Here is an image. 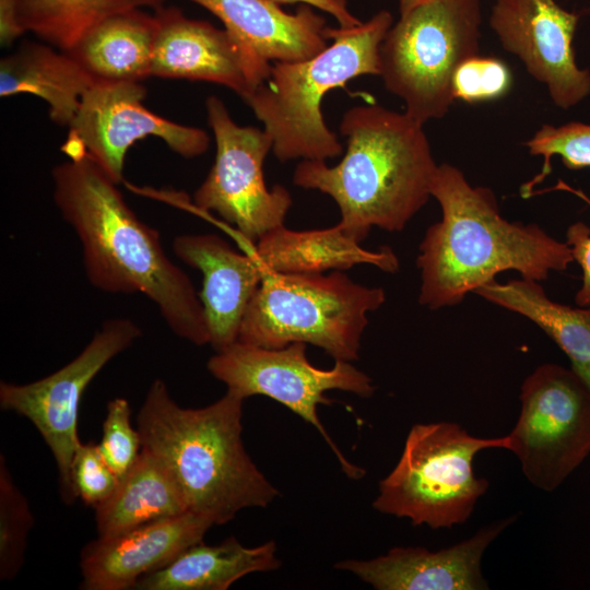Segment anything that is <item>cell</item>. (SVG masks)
<instances>
[{
  "instance_id": "1",
  "label": "cell",
  "mask_w": 590,
  "mask_h": 590,
  "mask_svg": "<svg viewBox=\"0 0 590 590\" xmlns=\"http://www.w3.org/2000/svg\"><path fill=\"white\" fill-rule=\"evenodd\" d=\"M54 201L82 246L88 282L107 293H142L168 328L210 343L203 306L189 276L166 256L160 233L126 203L118 184L86 154L52 169Z\"/></svg>"
},
{
  "instance_id": "2",
  "label": "cell",
  "mask_w": 590,
  "mask_h": 590,
  "mask_svg": "<svg viewBox=\"0 0 590 590\" xmlns=\"http://www.w3.org/2000/svg\"><path fill=\"white\" fill-rule=\"evenodd\" d=\"M430 194L441 219L427 228L418 247L422 306H456L505 271L542 282L574 261L569 246L538 224L504 219L494 192L472 186L451 164L437 165Z\"/></svg>"
},
{
  "instance_id": "3",
  "label": "cell",
  "mask_w": 590,
  "mask_h": 590,
  "mask_svg": "<svg viewBox=\"0 0 590 590\" xmlns=\"http://www.w3.org/2000/svg\"><path fill=\"white\" fill-rule=\"evenodd\" d=\"M422 123L379 105L347 109L340 123V163L303 160L293 184L330 196L343 229L362 241L371 227L400 232L427 203L437 165Z\"/></svg>"
},
{
  "instance_id": "4",
  "label": "cell",
  "mask_w": 590,
  "mask_h": 590,
  "mask_svg": "<svg viewBox=\"0 0 590 590\" xmlns=\"http://www.w3.org/2000/svg\"><path fill=\"white\" fill-rule=\"evenodd\" d=\"M244 400L226 391L206 406L182 408L155 379L137 416L142 448L166 467L188 511L213 526L245 508H264L279 495L245 449Z\"/></svg>"
},
{
  "instance_id": "5",
  "label": "cell",
  "mask_w": 590,
  "mask_h": 590,
  "mask_svg": "<svg viewBox=\"0 0 590 590\" xmlns=\"http://www.w3.org/2000/svg\"><path fill=\"white\" fill-rule=\"evenodd\" d=\"M393 24L382 10L354 27H327L332 39L318 55L292 62H274L267 79L241 99L272 138L280 162L326 161L343 146L324 122V95L361 75H379V47Z\"/></svg>"
},
{
  "instance_id": "6",
  "label": "cell",
  "mask_w": 590,
  "mask_h": 590,
  "mask_svg": "<svg viewBox=\"0 0 590 590\" xmlns=\"http://www.w3.org/2000/svg\"><path fill=\"white\" fill-rule=\"evenodd\" d=\"M385 302L384 288L355 283L339 271L267 273L248 305L237 341L266 349L309 343L334 361L352 362L358 358L368 312Z\"/></svg>"
},
{
  "instance_id": "7",
  "label": "cell",
  "mask_w": 590,
  "mask_h": 590,
  "mask_svg": "<svg viewBox=\"0 0 590 590\" xmlns=\"http://www.w3.org/2000/svg\"><path fill=\"white\" fill-rule=\"evenodd\" d=\"M480 0H429L401 13L379 47V76L404 113L424 125L455 102L458 66L479 54Z\"/></svg>"
},
{
  "instance_id": "8",
  "label": "cell",
  "mask_w": 590,
  "mask_h": 590,
  "mask_svg": "<svg viewBox=\"0 0 590 590\" xmlns=\"http://www.w3.org/2000/svg\"><path fill=\"white\" fill-rule=\"evenodd\" d=\"M491 448L507 449V437L472 436L452 422L415 424L373 507L432 529L464 523L489 485L475 476L473 460Z\"/></svg>"
},
{
  "instance_id": "9",
  "label": "cell",
  "mask_w": 590,
  "mask_h": 590,
  "mask_svg": "<svg viewBox=\"0 0 590 590\" xmlns=\"http://www.w3.org/2000/svg\"><path fill=\"white\" fill-rule=\"evenodd\" d=\"M206 368L227 391L243 399L260 394L285 405L322 435L347 477L359 480L365 475L364 469L343 456L318 416V405L333 402L326 391L338 389L362 398L374 394L370 377L350 362L335 361L332 368L321 369L309 363L306 343L266 349L237 341L215 352Z\"/></svg>"
},
{
  "instance_id": "10",
  "label": "cell",
  "mask_w": 590,
  "mask_h": 590,
  "mask_svg": "<svg viewBox=\"0 0 590 590\" xmlns=\"http://www.w3.org/2000/svg\"><path fill=\"white\" fill-rule=\"evenodd\" d=\"M519 399L507 450L532 485L553 492L590 453V389L571 368L547 363L523 380Z\"/></svg>"
},
{
  "instance_id": "11",
  "label": "cell",
  "mask_w": 590,
  "mask_h": 590,
  "mask_svg": "<svg viewBox=\"0 0 590 590\" xmlns=\"http://www.w3.org/2000/svg\"><path fill=\"white\" fill-rule=\"evenodd\" d=\"M208 122L213 131L214 163L193 196L202 212H216L236 227L249 245L267 233L284 226L292 205L287 189H269L263 177V162L272 150V138L264 129L239 126L217 96L205 101Z\"/></svg>"
},
{
  "instance_id": "12",
  "label": "cell",
  "mask_w": 590,
  "mask_h": 590,
  "mask_svg": "<svg viewBox=\"0 0 590 590\" xmlns=\"http://www.w3.org/2000/svg\"><path fill=\"white\" fill-rule=\"evenodd\" d=\"M141 335L142 330L133 320L108 319L81 353L57 371L28 384H0L1 409L26 417L51 450L66 503L78 498L71 465L81 444L78 417L83 393L103 367Z\"/></svg>"
},
{
  "instance_id": "13",
  "label": "cell",
  "mask_w": 590,
  "mask_h": 590,
  "mask_svg": "<svg viewBox=\"0 0 590 590\" xmlns=\"http://www.w3.org/2000/svg\"><path fill=\"white\" fill-rule=\"evenodd\" d=\"M145 95L140 82L95 83L90 87L69 126L64 144L69 157L86 154L119 184L126 154L141 139L157 137L187 158L208 150L210 138L205 131L152 113L142 104Z\"/></svg>"
},
{
  "instance_id": "14",
  "label": "cell",
  "mask_w": 590,
  "mask_h": 590,
  "mask_svg": "<svg viewBox=\"0 0 590 590\" xmlns=\"http://www.w3.org/2000/svg\"><path fill=\"white\" fill-rule=\"evenodd\" d=\"M579 19L558 0H496L489 16L503 48L521 60L563 109L590 94V71L577 66L573 49Z\"/></svg>"
},
{
  "instance_id": "15",
  "label": "cell",
  "mask_w": 590,
  "mask_h": 590,
  "mask_svg": "<svg viewBox=\"0 0 590 590\" xmlns=\"http://www.w3.org/2000/svg\"><path fill=\"white\" fill-rule=\"evenodd\" d=\"M151 75L206 81L244 97L269 75L271 63L239 43L227 30L186 17L177 8L155 9Z\"/></svg>"
},
{
  "instance_id": "16",
  "label": "cell",
  "mask_w": 590,
  "mask_h": 590,
  "mask_svg": "<svg viewBox=\"0 0 590 590\" xmlns=\"http://www.w3.org/2000/svg\"><path fill=\"white\" fill-rule=\"evenodd\" d=\"M213 524L191 511L152 521L108 538H97L81 552L83 590H128L145 575L203 541Z\"/></svg>"
},
{
  "instance_id": "17",
  "label": "cell",
  "mask_w": 590,
  "mask_h": 590,
  "mask_svg": "<svg viewBox=\"0 0 590 590\" xmlns=\"http://www.w3.org/2000/svg\"><path fill=\"white\" fill-rule=\"evenodd\" d=\"M515 517L481 528L448 548L393 547L371 559H345L335 568L357 576L378 590H484L482 558L488 545Z\"/></svg>"
},
{
  "instance_id": "18",
  "label": "cell",
  "mask_w": 590,
  "mask_h": 590,
  "mask_svg": "<svg viewBox=\"0 0 590 590\" xmlns=\"http://www.w3.org/2000/svg\"><path fill=\"white\" fill-rule=\"evenodd\" d=\"M173 248L182 262L202 273L200 299L210 344L215 352L234 344L248 305L263 280L253 256L234 250L215 234L179 235Z\"/></svg>"
},
{
  "instance_id": "19",
  "label": "cell",
  "mask_w": 590,
  "mask_h": 590,
  "mask_svg": "<svg viewBox=\"0 0 590 590\" xmlns=\"http://www.w3.org/2000/svg\"><path fill=\"white\" fill-rule=\"evenodd\" d=\"M219 17L239 43L267 62L311 58L327 45L326 20L310 5L287 13L274 0H190Z\"/></svg>"
},
{
  "instance_id": "20",
  "label": "cell",
  "mask_w": 590,
  "mask_h": 590,
  "mask_svg": "<svg viewBox=\"0 0 590 590\" xmlns=\"http://www.w3.org/2000/svg\"><path fill=\"white\" fill-rule=\"evenodd\" d=\"M251 255L263 276L267 273L321 274L328 270H347L362 263L393 273L400 267L391 248L364 249L340 223L312 231L278 227L257 241Z\"/></svg>"
},
{
  "instance_id": "21",
  "label": "cell",
  "mask_w": 590,
  "mask_h": 590,
  "mask_svg": "<svg viewBox=\"0 0 590 590\" xmlns=\"http://www.w3.org/2000/svg\"><path fill=\"white\" fill-rule=\"evenodd\" d=\"M96 82L66 51L26 42L0 61L1 97L32 94L49 106V117L70 126L84 94Z\"/></svg>"
},
{
  "instance_id": "22",
  "label": "cell",
  "mask_w": 590,
  "mask_h": 590,
  "mask_svg": "<svg viewBox=\"0 0 590 590\" xmlns=\"http://www.w3.org/2000/svg\"><path fill=\"white\" fill-rule=\"evenodd\" d=\"M280 565L275 542L247 547L229 536L216 545L189 546L166 566L143 576L134 589L226 590L248 574L275 570Z\"/></svg>"
},
{
  "instance_id": "23",
  "label": "cell",
  "mask_w": 590,
  "mask_h": 590,
  "mask_svg": "<svg viewBox=\"0 0 590 590\" xmlns=\"http://www.w3.org/2000/svg\"><path fill=\"white\" fill-rule=\"evenodd\" d=\"M156 17L141 9L114 15L68 52L96 83L141 82L151 75Z\"/></svg>"
},
{
  "instance_id": "24",
  "label": "cell",
  "mask_w": 590,
  "mask_h": 590,
  "mask_svg": "<svg viewBox=\"0 0 590 590\" xmlns=\"http://www.w3.org/2000/svg\"><path fill=\"white\" fill-rule=\"evenodd\" d=\"M474 293L536 324L567 355L571 370L590 389V306L575 308L554 302L540 282L523 278L506 283L495 280Z\"/></svg>"
},
{
  "instance_id": "25",
  "label": "cell",
  "mask_w": 590,
  "mask_h": 590,
  "mask_svg": "<svg viewBox=\"0 0 590 590\" xmlns=\"http://www.w3.org/2000/svg\"><path fill=\"white\" fill-rule=\"evenodd\" d=\"M187 511L180 489L166 467L142 448L113 494L95 508L98 538L114 536Z\"/></svg>"
},
{
  "instance_id": "26",
  "label": "cell",
  "mask_w": 590,
  "mask_h": 590,
  "mask_svg": "<svg viewBox=\"0 0 590 590\" xmlns=\"http://www.w3.org/2000/svg\"><path fill=\"white\" fill-rule=\"evenodd\" d=\"M166 0H0L20 28L62 51L70 50L103 21L142 8L157 9Z\"/></svg>"
},
{
  "instance_id": "27",
  "label": "cell",
  "mask_w": 590,
  "mask_h": 590,
  "mask_svg": "<svg viewBox=\"0 0 590 590\" xmlns=\"http://www.w3.org/2000/svg\"><path fill=\"white\" fill-rule=\"evenodd\" d=\"M34 518L27 499L15 485L0 456V579H13L22 568Z\"/></svg>"
},
{
  "instance_id": "28",
  "label": "cell",
  "mask_w": 590,
  "mask_h": 590,
  "mask_svg": "<svg viewBox=\"0 0 590 590\" xmlns=\"http://www.w3.org/2000/svg\"><path fill=\"white\" fill-rule=\"evenodd\" d=\"M524 145L534 156H543L542 169L521 188V196L528 198L532 189L551 173V160L559 156L569 169L590 167V125L569 122L559 127L543 125Z\"/></svg>"
},
{
  "instance_id": "29",
  "label": "cell",
  "mask_w": 590,
  "mask_h": 590,
  "mask_svg": "<svg viewBox=\"0 0 590 590\" xmlns=\"http://www.w3.org/2000/svg\"><path fill=\"white\" fill-rule=\"evenodd\" d=\"M511 84V72L504 61L476 54L456 69L452 94L455 101L475 104L503 97Z\"/></svg>"
},
{
  "instance_id": "30",
  "label": "cell",
  "mask_w": 590,
  "mask_h": 590,
  "mask_svg": "<svg viewBox=\"0 0 590 590\" xmlns=\"http://www.w3.org/2000/svg\"><path fill=\"white\" fill-rule=\"evenodd\" d=\"M98 448L106 463L119 479L138 459L142 440L139 429L131 424V408L127 399L115 398L107 403Z\"/></svg>"
},
{
  "instance_id": "31",
  "label": "cell",
  "mask_w": 590,
  "mask_h": 590,
  "mask_svg": "<svg viewBox=\"0 0 590 590\" xmlns=\"http://www.w3.org/2000/svg\"><path fill=\"white\" fill-rule=\"evenodd\" d=\"M71 480L76 497L96 508L115 491L118 475L104 460L98 445L81 442L71 465Z\"/></svg>"
},
{
  "instance_id": "32",
  "label": "cell",
  "mask_w": 590,
  "mask_h": 590,
  "mask_svg": "<svg viewBox=\"0 0 590 590\" xmlns=\"http://www.w3.org/2000/svg\"><path fill=\"white\" fill-rule=\"evenodd\" d=\"M558 188H564L580 196L590 203V199L578 190H573L563 182ZM565 243L569 246L573 259L581 268V285L575 295V303L580 307L590 306V227L583 222H575L568 226Z\"/></svg>"
},
{
  "instance_id": "33",
  "label": "cell",
  "mask_w": 590,
  "mask_h": 590,
  "mask_svg": "<svg viewBox=\"0 0 590 590\" xmlns=\"http://www.w3.org/2000/svg\"><path fill=\"white\" fill-rule=\"evenodd\" d=\"M278 4H294L302 3L314 7L318 10L331 14L341 27H354L361 25V22L355 17L347 8L346 0H274Z\"/></svg>"
},
{
  "instance_id": "34",
  "label": "cell",
  "mask_w": 590,
  "mask_h": 590,
  "mask_svg": "<svg viewBox=\"0 0 590 590\" xmlns=\"http://www.w3.org/2000/svg\"><path fill=\"white\" fill-rule=\"evenodd\" d=\"M426 1L429 0H399L400 14Z\"/></svg>"
}]
</instances>
